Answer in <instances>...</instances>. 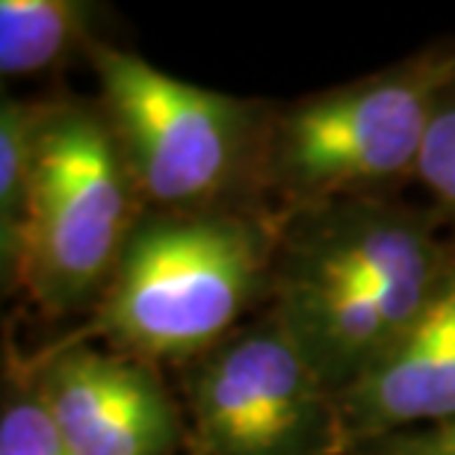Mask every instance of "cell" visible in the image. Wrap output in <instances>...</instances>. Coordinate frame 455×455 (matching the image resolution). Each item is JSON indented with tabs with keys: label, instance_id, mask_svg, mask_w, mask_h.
Returning <instances> with one entry per match:
<instances>
[{
	"label": "cell",
	"instance_id": "6da1fadb",
	"mask_svg": "<svg viewBox=\"0 0 455 455\" xmlns=\"http://www.w3.org/2000/svg\"><path fill=\"white\" fill-rule=\"evenodd\" d=\"M455 86V42H435L284 107H263L251 163V207L269 222L311 207L390 198L417 178L441 98Z\"/></svg>",
	"mask_w": 455,
	"mask_h": 455
},
{
	"label": "cell",
	"instance_id": "7a4b0ae2",
	"mask_svg": "<svg viewBox=\"0 0 455 455\" xmlns=\"http://www.w3.org/2000/svg\"><path fill=\"white\" fill-rule=\"evenodd\" d=\"M275 225L251 207L145 211L86 329L148 363H187L267 302Z\"/></svg>",
	"mask_w": 455,
	"mask_h": 455
},
{
	"label": "cell",
	"instance_id": "3957f363",
	"mask_svg": "<svg viewBox=\"0 0 455 455\" xmlns=\"http://www.w3.org/2000/svg\"><path fill=\"white\" fill-rule=\"evenodd\" d=\"M145 204L98 101H53L9 293L48 316L101 302Z\"/></svg>",
	"mask_w": 455,
	"mask_h": 455
},
{
	"label": "cell",
	"instance_id": "277c9868",
	"mask_svg": "<svg viewBox=\"0 0 455 455\" xmlns=\"http://www.w3.org/2000/svg\"><path fill=\"white\" fill-rule=\"evenodd\" d=\"M86 60L145 211L251 207V163L267 104L187 84L104 39Z\"/></svg>",
	"mask_w": 455,
	"mask_h": 455
},
{
	"label": "cell",
	"instance_id": "5b68a950",
	"mask_svg": "<svg viewBox=\"0 0 455 455\" xmlns=\"http://www.w3.org/2000/svg\"><path fill=\"white\" fill-rule=\"evenodd\" d=\"M196 455H343L334 394L267 307L184 363Z\"/></svg>",
	"mask_w": 455,
	"mask_h": 455
},
{
	"label": "cell",
	"instance_id": "8992f818",
	"mask_svg": "<svg viewBox=\"0 0 455 455\" xmlns=\"http://www.w3.org/2000/svg\"><path fill=\"white\" fill-rule=\"evenodd\" d=\"M18 363L68 455H178L187 443L184 408L157 363L68 338Z\"/></svg>",
	"mask_w": 455,
	"mask_h": 455
},
{
	"label": "cell",
	"instance_id": "52a82bcc",
	"mask_svg": "<svg viewBox=\"0 0 455 455\" xmlns=\"http://www.w3.org/2000/svg\"><path fill=\"white\" fill-rule=\"evenodd\" d=\"M343 455L455 423V275L376 367L334 396Z\"/></svg>",
	"mask_w": 455,
	"mask_h": 455
},
{
	"label": "cell",
	"instance_id": "ba28073f",
	"mask_svg": "<svg viewBox=\"0 0 455 455\" xmlns=\"http://www.w3.org/2000/svg\"><path fill=\"white\" fill-rule=\"evenodd\" d=\"M104 9L86 0H0V75H39L89 53Z\"/></svg>",
	"mask_w": 455,
	"mask_h": 455
},
{
	"label": "cell",
	"instance_id": "9c48e42d",
	"mask_svg": "<svg viewBox=\"0 0 455 455\" xmlns=\"http://www.w3.org/2000/svg\"><path fill=\"white\" fill-rule=\"evenodd\" d=\"M51 110L53 101L4 98L0 104V272H4L6 293L21 260L42 136Z\"/></svg>",
	"mask_w": 455,
	"mask_h": 455
},
{
	"label": "cell",
	"instance_id": "30bf717a",
	"mask_svg": "<svg viewBox=\"0 0 455 455\" xmlns=\"http://www.w3.org/2000/svg\"><path fill=\"white\" fill-rule=\"evenodd\" d=\"M0 455H68L53 429L30 376L6 343L4 405H0Z\"/></svg>",
	"mask_w": 455,
	"mask_h": 455
},
{
	"label": "cell",
	"instance_id": "8fae6325",
	"mask_svg": "<svg viewBox=\"0 0 455 455\" xmlns=\"http://www.w3.org/2000/svg\"><path fill=\"white\" fill-rule=\"evenodd\" d=\"M414 180L429 193L438 220L455 234V86L441 98L432 118Z\"/></svg>",
	"mask_w": 455,
	"mask_h": 455
},
{
	"label": "cell",
	"instance_id": "7c38bea8",
	"mask_svg": "<svg viewBox=\"0 0 455 455\" xmlns=\"http://www.w3.org/2000/svg\"><path fill=\"white\" fill-rule=\"evenodd\" d=\"M355 455H455V423L396 435V438L370 443Z\"/></svg>",
	"mask_w": 455,
	"mask_h": 455
}]
</instances>
